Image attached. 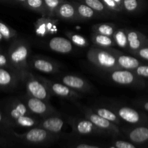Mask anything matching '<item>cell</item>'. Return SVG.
I'll list each match as a JSON object with an SVG mask.
<instances>
[{"label":"cell","mask_w":148,"mask_h":148,"mask_svg":"<svg viewBox=\"0 0 148 148\" xmlns=\"http://www.w3.org/2000/svg\"><path fill=\"white\" fill-rule=\"evenodd\" d=\"M2 38H3L2 35H1V33H0V40H1V39H2Z\"/></svg>","instance_id":"43"},{"label":"cell","mask_w":148,"mask_h":148,"mask_svg":"<svg viewBox=\"0 0 148 148\" xmlns=\"http://www.w3.org/2000/svg\"><path fill=\"white\" fill-rule=\"evenodd\" d=\"M116 53L117 64H118L119 69L134 71L138 66L145 63L141 59L133 55L131 56V55L124 54L118 50H116Z\"/></svg>","instance_id":"18"},{"label":"cell","mask_w":148,"mask_h":148,"mask_svg":"<svg viewBox=\"0 0 148 148\" xmlns=\"http://www.w3.org/2000/svg\"><path fill=\"white\" fill-rule=\"evenodd\" d=\"M108 77L114 83L122 86L132 87L140 89H143L146 86L145 79L137 76L133 71L116 69L108 72Z\"/></svg>","instance_id":"3"},{"label":"cell","mask_w":148,"mask_h":148,"mask_svg":"<svg viewBox=\"0 0 148 148\" xmlns=\"http://www.w3.org/2000/svg\"><path fill=\"white\" fill-rule=\"evenodd\" d=\"M122 132L130 142L135 145L148 147V123L124 129Z\"/></svg>","instance_id":"11"},{"label":"cell","mask_w":148,"mask_h":148,"mask_svg":"<svg viewBox=\"0 0 148 148\" xmlns=\"http://www.w3.org/2000/svg\"><path fill=\"white\" fill-rule=\"evenodd\" d=\"M46 10V17L54 18L55 12L59 6L65 0H43Z\"/></svg>","instance_id":"31"},{"label":"cell","mask_w":148,"mask_h":148,"mask_svg":"<svg viewBox=\"0 0 148 148\" xmlns=\"http://www.w3.org/2000/svg\"><path fill=\"white\" fill-rule=\"evenodd\" d=\"M109 108L116 114L121 121L130 125L136 126L148 123V115L142 111L119 104H112Z\"/></svg>","instance_id":"2"},{"label":"cell","mask_w":148,"mask_h":148,"mask_svg":"<svg viewBox=\"0 0 148 148\" xmlns=\"http://www.w3.org/2000/svg\"><path fill=\"white\" fill-rule=\"evenodd\" d=\"M133 56L139 58L142 61L148 64V46H146L140 49L136 53H134Z\"/></svg>","instance_id":"36"},{"label":"cell","mask_w":148,"mask_h":148,"mask_svg":"<svg viewBox=\"0 0 148 148\" xmlns=\"http://www.w3.org/2000/svg\"><path fill=\"white\" fill-rule=\"evenodd\" d=\"M74 5L75 6L77 12L78 17H79L80 21L83 20H90L92 19L97 18L99 15L98 13L94 11L91 7L85 4L83 2H79V1H72Z\"/></svg>","instance_id":"20"},{"label":"cell","mask_w":148,"mask_h":148,"mask_svg":"<svg viewBox=\"0 0 148 148\" xmlns=\"http://www.w3.org/2000/svg\"><path fill=\"white\" fill-rule=\"evenodd\" d=\"M91 109L96 113L98 115L101 116L103 118L108 120L111 122L116 124L117 126H119L121 124V120L119 118L115 112L113 111L111 108H106V107H101V106H94L92 107Z\"/></svg>","instance_id":"22"},{"label":"cell","mask_w":148,"mask_h":148,"mask_svg":"<svg viewBox=\"0 0 148 148\" xmlns=\"http://www.w3.org/2000/svg\"><path fill=\"white\" fill-rule=\"evenodd\" d=\"M17 137L26 143L30 145H46L51 143L59 137V135L52 134L40 127H33L23 134H17Z\"/></svg>","instance_id":"5"},{"label":"cell","mask_w":148,"mask_h":148,"mask_svg":"<svg viewBox=\"0 0 148 148\" xmlns=\"http://www.w3.org/2000/svg\"><path fill=\"white\" fill-rule=\"evenodd\" d=\"M65 36L70 40V41L75 46L81 48L88 47L89 46V42H88V39L82 35L72 31H66L65 33Z\"/></svg>","instance_id":"29"},{"label":"cell","mask_w":148,"mask_h":148,"mask_svg":"<svg viewBox=\"0 0 148 148\" xmlns=\"http://www.w3.org/2000/svg\"><path fill=\"white\" fill-rule=\"evenodd\" d=\"M14 1H17V2H20V3H22V4H23V3L25 2V1H26L27 0H14Z\"/></svg>","instance_id":"42"},{"label":"cell","mask_w":148,"mask_h":148,"mask_svg":"<svg viewBox=\"0 0 148 148\" xmlns=\"http://www.w3.org/2000/svg\"><path fill=\"white\" fill-rule=\"evenodd\" d=\"M79 1L89 6L99 14H102V15L111 14V12L108 10V8L106 7L101 0H79Z\"/></svg>","instance_id":"28"},{"label":"cell","mask_w":148,"mask_h":148,"mask_svg":"<svg viewBox=\"0 0 148 148\" xmlns=\"http://www.w3.org/2000/svg\"><path fill=\"white\" fill-rule=\"evenodd\" d=\"M40 120L35 118L33 115H26L20 117L15 121L17 125L22 127H27V128H33L36 127L38 124Z\"/></svg>","instance_id":"30"},{"label":"cell","mask_w":148,"mask_h":148,"mask_svg":"<svg viewBox=\"0 0 148 148\" xmlns=\"http://www.w3.org/2000/svg\"><path fill=\"white\" fill-rule=\"evenodd\" d=\"M38 77L47 86L51 95L69 100V101H76L81 98V95L79 92L72 90L62 82H53L43 77L38 76Z\"/></svg>","instance_id":"9"},{"label":"cell","mask_w":148,"mask_h":148,"mask_svg":"<svg viewBox=\"0 0 148 148\" xmlns=\"http://www.w3.org/2000/svg\"><path fill=\"white\" fill-rule=\"evenodd\" d=\"M146 0H123V11L129 14H137L145 8Z\"/></svg>","instance_id":"21"},{"label":"cell","mask_w":148,"mask_h":148,"mask_svg":"<svg viewBox=\"0 0 148 148\" xmlns=\"http://www.w3.org/2000/svg\"><path fill=\"white\" fill-rule=\"evenodd\" d=\"M128 51L134 54L142 48L148 46V37L139 30L127 29Z\"/></svg>","instance_id":"14"},{"label":"cell","mask_w":148,"mask_h":148,"mask_svg":"<svg viewBox=\"0 0 148 148\" xmlns=\"http://www.w3.org/2000/svg\"><path fill=\"white\" fill-rule=\"evenodd\" d=\"M54 18L68 22L80 21L75 6L70 1L65 0L56 9Z\"/></svg>","instance_id":"16"},{"label":"cell","mask_w":148,"mask_h":148,"mask_svg":"<svg viewBox=\"0 0 148 148\" xmlns=\"http://www.w3.org/2000/svg\"><path fill=\"white\" fill-rule=\"evenodd\" d=\"M48 46L52 51L59 53H69L73 51V43L67 38L56 36L51 38Z\"/></svg>","instance_id":"19"},{"label":"cell","mask_w":148,"mask_h":148,"mask_svg":"<svg viewBox=\"0 0 148 148\" xmlns=\"http://www.w3.org/2000/svg\"><path fill=\"white\" fill-rule=\"evenodd\" d=\"M25 104L33 115L40 116L44 118L58 114L57 111L48 101L33 98L29 95L26 96Z\"/></svg>","instance_id":"10"},{"label":"cell","mask_w":148,"mask_h":148,"mask_svg":"<svg viewBox=\"0 0 148 148\" xmlns=\"http://www.w3.org/2000/svg\"><path fill=\"white\" fill-rule=\"evenodd\" d=\"M91 39L95 47L108 49V48H113L116 46L113 38L110 36L92 33L91 35Z\"/></svg>","instance_id":"23"},{"label":"cell","mask_w":148,"mask_h":148,"mask_svg":"<svg viewBox=\"0 0 148 148\" xmlns=\"http://www.w3.org/2000/svg\"><path fill=\"white\" fill-rule=\"evenodd\" d=\"M1 119H2V118H1V114H0V122H1Z\"/></svg>","instance_id":"44"},{"label":"cell","mask_w":148,"mask_h":148,"mask_svg":"<svg viewBox=\"0 0 148 148\" xmlns=\"http://www.w3.org/2000/svg\"><path fill=\"white\" fill-rule=\"evenodd\" d=\"M27 95L49 102L51 93L46 85L32 72H27L24 76Z\"/></svg>","instance_id":"4"},{"label":"cell","mask_w":148,"mask_h":148,"mask_svg":"<svg viewBox=\"0 0 148 148\" xmlns=\"http://www.w3.org/2000/svg\"><path fill=\"white\" fill-rule=\"evenodd\" d=\"M113 145L116 148H137L136 145L131 142L124 141V140H115Z\"/></svg>","instance_id":"37"},{"label":"cell","mask_w":148,"mask_h":148,"mask_svg":"<svg viewBox=\"0 0 148 148\" xmlns=\"http://www.w3.org/2000/svg\"><path fill=\"white\" fill-rule=\"evenodd\" d=\"M0 33L2 35L3 38L6 39L11 38L12 36L16 34L15 32L13 31L10 27H9L4 23H1V22H0Z\"/></svg>","instance_id":"34"},{"label":"cell","mask_w":148,"mask_h":148,"mask_svg":"<svg viewBox=\"0 0 148 148\" xmlns=\"http://www.w3.org/2000/svg\"><path fill=\"white\" fill-rule=\"evenodd\" d=\"M81 108H82V111L85 118L90 120L92 124H95L98 129L102 130L106 134H110V135L113 136H119L121 134V130H119L116 124L98 115L91 108H86V107Z\"/></svg>","instance_id":"7"},{"label":"cell","mask_w":148,"mask_h":148,"mask_svg":"<svg viewBox=\"0 0 148 148\" xmlns=\"http://www.w3.org/2000/svg\"><path fill=\"white\" fill-rule=\"evenodd\" d=\"M10 116L13 120L16 121L20 117L26 115H33L29 111L28 108L26 106L25 103H23L21 101H17L14 106L12 108L10 114Z\"/></svg>","instance_id":"26"},{"label":"cell","mask_w":148,"mask_h":148,"mask_svg":"<svg viewBox=\"0 0 148 148\" xmlns=\"http://www.w3.org/2000/svg\"><path fill=\"white\" fill-rule=\"evenodd\" d=\"M61 82L77 92H88L92 86L88 80L81 77L73 75H64L60 79Z\"/></svg>","instance_id":"13"},{"label":"cell","mask_w":148,"mask_h":148,"mask_svg":"<svg viewBox=\"0 0 148 148\" xmlns=\"http://www.w3.org/2000/svg\"><path fill=\"white\" fill-rule=\"evenodd\" d=\"M134 105L141 111L148 113V99L139 100L134 103Z\"/></svg>","instance_id":"38"},{"label":"cell","mask_w":148,"mask_h":148,"mask_svg":"<svg viewBox=\"0 0 148 148\" xmlns=\"http://www.w3.org/2000/svg\"><path fill=\"white\" fill-rule=\"evenodd\" d=\"M12 81V75L5 69L0 68V85H10Z\"/></svg>","instance_id":"32"},{"label":"cell","mask_w":148,"mask_h":148,"mask_svg":"<svg viewBox=\"0 0 148 148\" xmlns=\"http://www.w3.org/2000/svg\"><path fill=\"white\" fill-rule=\"evenodd\" d=\"M133 72L143 79H148V64H143Z\"/></svg>","instance_id":"35"},{"label":"cell","mask_w":148,"mask_h":148,"mask_svg":"<svg viewBox=\"0 0 148 148\" xmlns=\"http://www.w3.org/2000/svg\"><path fill=\"white\" fill-rule=\"evenodd\" d=\"M37 127L44 129L52 134L59 135L64 127V120L61 118L59 114L50 116L40 120Z\"/></svg>","instance_id":"17"},{"label":"cell","mask_w":148,"mask_h":148,"mask_svg":"<svg viewBox=\"0 0 148 148\" xmlns=\"http://www.w3.org/2000/svg\"><path fill=\"white\" fill-rule=\"evenodd\" d=\"M116 49L113 48L93 47L87 53V59L90 63L102 71L108 72L119 69L117 64Z\"/></svg>","instance_id":"1"},{"label":"cell","mask_w":148,"mask_h":148,"mask_svg":"<svg viewBox=\"0 0 148 148\" xmlns=\"http://www.w3.org/2000/svg\"><path fill=\"white\" fill-rule=\"evenodd\" d=\"M23 4L26 8L40 14L42 17H46V6L43 0H27Z\"/></svg>","instance_id":"27"},{"label":"cell","mask_w":148,"mask_h":148,"mask_svg":"<svg viewBox=\"0 0 148 148\" xmlns=\"http://www.w3.org/2000/svg\"><path fill=\"white\" fill-rule=\"evenodd\" d=\"M30 49L27 43L24 41L16 43L10 53V58L12 63L15 65L19 69L23 71V77L25 75L28 66V59L30 55Z\"/></svg>","instance_id":"6"},{"label":"cell","mask_w":148,"mask_h":148,"mask_svg":"<svg viewBox=\"0 0 148 148\" xmlns=\"http://www.w3.org/2000/svg\"><path fill=\"white\" fill-rule=\"evenodd\" d=\"M114 1H115L116 2V4L123 10V0H114Z\"/></svg>","instance_id":"41"},{"label":"cell","mask_w":148,"mask_h":148,"mask_svg":"<svg viewBox=\"0 0 148 148\" xmlns=\"http://www.w3.org/2000/svg\"><path fill=\"white\" fill-rule=\"evenodd\" d=\"M68 123L72 128V133L77 135H104V132L98 129L88 119L69 117Z\"/></svg>","instance_id":"8"},{"label":"cell","mask_w":148,"mask_h":148,"mask_svg":"<svg viewBox=\"0 0 148 148\" xmlns=\"http://www.w3.org/2000/svg\"><path fill=\"white\" fill-rule=\"evenodd\" d=\"M30 66L35 70L45 74H55L60 69L58 63L47 59V58L35 56L30 61Z\"/></svg>","instance_id":"15"},{"label":"cell","mask_w":148,"mask_h":148,"mask_svg":"<svg viewBox=\"0 0 148 148\" xmlns=\"http://www.w3.org/2000/svg\"><path fill=\"white\" fill-rule=\"evenodd\" d=\"M59 20L48 17H41L34 24L36 34L39 37H46L57 32Z\"/></svg>","instance_id":"12"},{"label":"cell","mask_w":148,"mask_h":148,"mask_svg":"<svg viewBox=\"0 0 148 148\" xmlns=\"http://www.w3.org/2000/svg\"><path fill=\"white\" fill-rule=\"evenodd\" d=\"M118 28L119 27L116 25L109 23H98L92 26V33L104 35L110 37H113L114 33Z\"/></svg>","instance_id":"24"},{"label":"cell","mask_w":148,"mask_h":148,"mask_svg":"<svg viewBox=\"0 0 148 148\" xmlns=\"http://www.w3.org/2000/svg\"><path fill=\"white\" fill-rule=\"evenodd\" d=\"M72 148H101L96 145H91L84 144V143H79V144L75 145Z\"/></svg>","instance_id":"39"},{"label":"cell","mask_w":148,"mask_h":148,"mask_svg":"<svg viewBox=\"0 0 148 148\" xmlns=\"http://www.w3.org/2000/svg\"><path fill=\"white\" fill-rule=\"evenodd\" d=\"M116 46H119L124 50H128V37H127V28L119 27L113 36Z\"/></svg>","instance_id":"25"},{"label":"cell","mask_w":148,"mask_h":148,"mask_svg":"<svg viewBox=\"0 0 148 148\" xmlns=\"http://www.w3.org/2000/svg\"><path fill=\"white\" fill-rule=\"evenodd\" d=\"M7 60L6 56L0 53V66H5V65L7 64Z\"/></svg>","instance_id":"40"},{"label":"cell","mask_w":148,"mask_h":148,"mask_svg":"<svg viewBox=\"0 0 148 148\" xmlns=\"http://www.w3.org/2000/svg\"><path fill=\"white\" fill-rule=\"evenodd\" d=\"M101 1L103 2L106 7L111 12L119 13L123 12L122 9L116 4V2L114 0H101Z\"/></svg>","instance_id":"33"}]
</instances>
